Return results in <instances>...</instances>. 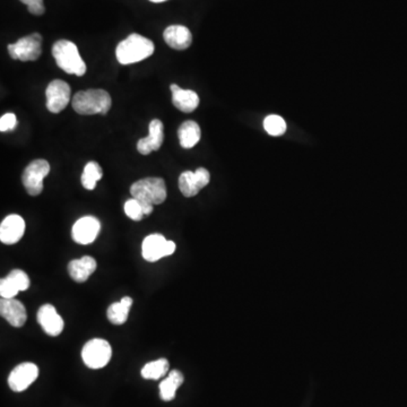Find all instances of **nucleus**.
Masks as SVG:
<instances>
[{
  "instance_id": "obj_1",
  "label": "nucleus",
  "mask_w": 407,
  "mask_h": 407,
  "mask_svg": "<svg viewBox=\"0 0 407 407\" xmlns=\"http://www.w3.org/2000/svg\"><path fill=\"white\" fill-rule=\"evenodd\" d=\"M130 194L142 206L144 215L153 213L154 205H160L167 199V186L162 178H145L136 181L130 187Z\"/></svg>"
},
{
  "instance_id": "obj_2",
  "label": "nucleus",
  "mask_w": 407,
  "mask_h": 407,
  "mask_svg": "<svg viewBox=\"0 0 407 407\" xmlns=\"http://www.w3.org/2000/svg\"><path fill=\"white\" fill-rule=\"evenodd\" d=\"M154 49V43L149 39L133 33L117 45L116 57L121 65H132L151 57Z\"/></svg>"
},
{
  "instance_id": "obj_3",
  "label": "nucleus",
  "mask_w": 407,
  "mask_h": 407,
  "mask_svg": "<svg viewBox=\"0 0 407 407\" xmlns=\"http://www.w3.org/2000/svg\"><path fill=\"white\" fill-rule=\"evenodd\" d=\"M111 96L107 91L91 89L81 91L74 95L72 105L74 110L82 116L107 114L111 109Z\"/></svg>"
},
{
  "instance_id": "obj_4",
  "label": "nucleus",
  "mask_w": 407,
  "mask_h": 407,
  "mask_svg": "<svg viewBox=\"0 0 407 407\" xmlns=\"http://www.w3.org/2000/svg\"><path fill=\"white\" fill-rule=\"evenodd\" d=\"M52 56L57 66L70 75L83 76L86 73V63L79 54V48L74 42L59 40L52 47Z\"/></svg>"
},
{
  "instance_id": "obj_5",
  "label": "nucleus",
  "mask_w": 407,
  "mask_h": 407,
  "mask_svg": "<svg viewBox=\"0 0 407 407\" xmlns=\"http://www.w3.org/2000/svg\"><path fill=\"white\" fill-rule=\"evenodd\" d=\"M112 348L109 342L102 338H94L87 342L82 351L83 361L90 369H101L110 362Z\"/></svg>"
},
{
  "instance_id": "obj_6",
  "label": "nucleus",
  "mask_w": 407,
  "mask_h": 407,
  "mask_svg": "<svg viewBox=\"0 0 407 407\" xmlns=\"http://www.w3.org/2000/svg\"><path fill=\"white\" fill-rule=\"evenodd\" d=\"M41 45V35L39 33H33L8 45V54L14 61H38L42 54Z\"/></svg>"
},
{
  "instance_id": "obj_7",
  "label": "nucleus",
  "mask_w": 407,
  "mask_h": 407,
  "mask_svg": "<svg viewBox=\"0 0 407 407\" xmlns=\"http://www.w3.org/2000/svg\"><path fill=\"white\" fill-rule=\"evenodd\" d=\"M50 172L49 162L42 158L32 161L23 172L22 181L31 196H39L43 190V180Z\"/></svg>"
},
{
  "instance_id": "obj_8",
  "label": "nucleus",
  "mask_w": 407,
  "mask_h": 407,
  "mask_svg": "<svg viewBox=\"0 0 407 407\" xmlns=\"http://www.w3.org/2000/svg\"><path fill=\"white\" fill-rule=\"evenodd\" d=\"M176 243L167 240L162 234H151L143 241V258L149 262H158L165 257L171 256L176 251Z\"/></svg>"
},
{
  "instance_id": "obj_9",
  "label": "nucleus",
  "mask_w": 407,
  "mask_h": 407,
  "mask_svg": "<svg viewBox=\"0 0 407 407\" xmlns=\"http://www.w3.org/2000/svg\"><path fill=\"white\" fill-rule=\"evenodd\" d=\"M70 86L61 79H54L45 91L47 109L52 114H59L70 102Z\"/></svg>"
},
{
  "instance_id": "obj_10",
  "label": "nucleus",
  "mask_w": 407,
  "mask_h": 407,
  "mask_svg": "<svg viewBox=\"0 0 407 407\" xmlns=\"http://www.w3.org/2000/svg\"><path fill=\"white\" fill-rule=\"evenodd\" d=\"M211 174L205 167H198L195 172L185 171L179 177V189L185 197L196 196L197 194L207 186Z\"/></svg>"
},
{
  "instance_id": "obj_11",
  "label": "nucleus",
  "mask_w": 407,
  "mask_h": 407,
  "mask_svg": "<svg viewBox=\"0 0 407 407\" xmlns=\"http://www.w3.org/2000/svg\"><path fill=\"white\" fill-rule=\"evenodd\" d=\"M38 377L39 368L34 363H21L10 373L8 385L13 392L22 393L29 388Z\"/></svg>"
},
{
  "instance_id": "obj_12",
  "label": "nucleus",
  "mask_w": 407,
  "mask_h": 407,
  "mask_svg": "<svg viewBox=\"0 0 407 407\" xmlns=\"http://www.w3.org/2000/svg\"><path fill=\"white\" fill-rule=\"evenodd\" d=\"M101 230V225L94 216H84L76 221L72 230V236L75 242L79 244H91L98 238Z\"/></svg>"
},
{
  "instance_id": "obj_13",
  "label": "nucleus",
  "mask_w": 407,
  "mask_h": 407,
  "mask_svg": "<svg viewBox=\"0 0 407 407\" xmlns=\"http://www.w3.org/2000/svg\"><path fill=\"white\" fill-rule=\"evenodd\" d=\"M30 287V278L25 271L14 269L0 281V295L1 298L12 299L21 291H26Z\"/></svg>"
},
{
  "instance_id": "obj_14",
  "label": "nucleus",
  "mask_w": 407,
  "mask_h": 407,
  "mask_svg": "<svg viewBox=\"0 0 407 407\" xmlns=\"http://www.w3.org/2000/svg\"><path fill=\"white\" fill-rule=\"evenodd\" d=\"M25 232V221L19 215H8L0 225V241L5 244H15Z\"/></svg>"
},
{
  "instance_id": "obj_15",
  "label": "nucleus",
  "mask_w": 407,
  "mask_h": 407,
  "mask_svg": "<svg viewBox=\"0 0 407 407\" xmlns=\"http://www.w3.org/2000/svg\"><path fill=\"white\" fill-rule=\"evenodd\" d=\"M165 140V126L158 119H153L149 125V136L139 139L137 143V151L143 155L151 154L152 152L161 149Z\"/></svg>"
},
{
  "instance_id": "obj_16",
  "label": "nucleus",
  "mask_w": 407,
  "mask_h": 407,
  "mask_svg": "<svg viewBox=\"0 0 407 407\" xmlns=\"http://www.w3.org/2000/svg\"><path fill=\"white\" fill-rule=\"evenodd\" d=\"M38 322L49 336H59L63 333V318L52 304H43L38 311Z\"/></svg>"
},
{
  "instance_id": "obj_17",
  "label": "nucleus",
  "mask_w": 407,
  "mask_h": 407,
  "mask_svg": "<svg viewBox=\"0 0 407 407\" xmlns=\"http://www.w3.org/2000/svg\"><path fill=\"white\" fill-rule=\"evenodd\" d=\"M0 313L3 319H6L10 325L16 328H19L24 326L28 319L26 309L24 304L21 301L16 300L14 298L12 299H5L1 298L0 300Z\"/></svg>"
},
{
  "instance_id": "obj_18",
  "label": "nucleus",
  "mask_w": 407,
  "mask_h": 407,
  "mask_svg": "<svg viewBox=\"0 0 407 407\" xmlns=\"http://www.w3.org/2000/svg\"><path fill=\"white\" fill-rule=\"evenodd\" d=\"M165 43L174 50H186L191 45L193 34L183 25L167 26L163 33Z\"/></svg>"
},
{
  "instance_id": "obj_19",
  "label": "nucleus",
  "mask_w": 407,
  "mask_h": 407,
  "mask_svg": "<svg viewBox=\"0 0 407 407\" xmlns=\"http://www.w3.org/2000/svg\"><path fill=\"white\" fill-rule=\"evenodd\" d=\"M170 90L172 92V103L178 110L190 114L198 107L199 96L196 92L181 89L177 84H171Z\"/></svg>"
},
{
  "instance_id": "obj_20",
  "label": "nucleus",
  "mask_w": 407,
  "mask_h": 407,
  "mask_svg": "<svg viewBox=\"0 0 407 407\" xmlns=\"http://www.w3.org/2000/svg\"><path fill=\"white\" fill-rule=\"evenodd\" d=\"M98 264L93 257L84 256L82 258L74 259L68 265V273L70 278L77 283H84L89 280L95 271Z\"/></svg>"
},
{
  "instance_id": "obj_21",
  "label": "nucleus",
  "mask_w": 407,
  "mask_h": 407,
  "mask_svg": "<svg viewBox=\"0 0 407 407\" xmlns=\"http://www.w3.org/2000/svg\"><path fill=\"white\" fill-rule=\"evenodd\" d=\"M202 137V130L198 123L193 121H185L181 123L178 130V138L183 149H193L194 146L198 144Z\"/></svg>"
},
{
  "instance_id": "obj_22",
  "label": "nucleus",
  "mask_w": 407,
  "mask_h": 407,
  "mask_svg": "<svg viewBox=\"0 0 407 407\" xmlns=\"http://www.w3.org/2000/svg\"><path fill=\"white\" fill-rule=\"evenodd\" d=\"M133 306V299L125 297L119 302H114L107 308V316L114 325H123L129 316L130 308Z\"/></svg>"
},
{
  "instance_id": "obj_23",
  "label": "nucleus",
  "mask_w": 407,
  "mask_h": 407,
  "mask_svg": "<svg viewBox=\"0 0 407 407\" xmlns=\"http://www.w3.org/2000/svg\"><path fill=\"white\" fill-rule=\"evenodd\" d=\"M182 373L178 370H174L169 373V376L160 384V396L165 401H170L176 397L177 390L183 384Z\"/></svg>"
},
{
  "instance_id": "obj_24",
  "label": "nucleus",
  "mask_w": 407,
  "mask_h": 407,
  "mask_svg": "<svg viewBox=\"0 0 407 407\" xmlns=\"http://www.w3.org/2000/svg\"><path fill=\"white\" fill-rule=\"evenodd\" d=\"M102 176H103V171L98 162H89L84 167L82 178H81L83 187L87 190L94 189L98 185V181L101 180Z\"/></svg>"
},
{
  "instance_id": "obj_25",
  "label": "nucleus",
  "mask_w": 407,
  "mask_h": 407,
  "mask_svg": "<svg viewBox=\"0 0 407 407\" xmlns=\"http://www.w3.org/2000/svg\"><path fill=\"white\" fill-rule=\"evenodd\" d=\"M169 366H169V361L167 359H158V360L146 363L140 373L144 379L158 380L167 375Z\"/></svg>"
},
{
  "instance_id": "obj_26",
  "label": "nucleus",
  "mask_w": 407,
  "mask_h": 407,
  "mask_svg": "<svg viewBox=\"0 0 407 407\" xmlns=\"http://www.w3.org/2000/svg\"><path fill=\"white\" fill-rule=\"evenodd\" d=\"M264 128L266 133L271 136H282L286 132V123L281 116L271 114L267 116L264 121Z\"/></svg>"
},
{
  "instance_id": "obj_27",
  "label": "nucleus",
  "mask_w": 407,
  "mask_h": 407,
  "mask_svg": "<svg viewBox=\"0 0 407 407\" xmlns=\"http://www.w3.org/2000/svg\"><path fill=\"white\" fill-rule=\"evenodd\" d=\"M125 213L127 216L133 220V221L138 222L142 221L143 218L145 216L144 211H143L142 206L139 204L138 200L135 198L129 199L125 202Z\"/></svg>"
},
{
  "instance_id": "obj_28",
  "label": "nucleus",
  "mask_w": 407,
  "mask_h": 407,
  "mask_svg": "<svg viewBox=\"0 0 407 407\" xmlns=\"http://www.w3.org/2000/svg\"><path fill=\"white\" fill-rule=\"evenodd\" d=\"M21 3H25L29 12L33 15H43L45 12V3L43 0H19Z\"/></svg>"
},
{
  "instance_id": "obj_29",
  "label": "nucleus",
  "mask_w": 407,
  "mask_h": 407,
  "mask_svg": "<svg viewBox=\"0 0 407 407\" xmlns=\"http://www.w3.org/2000/svg\"><path fill=\"white\" fill-rule=\"evenodd\" d=\"M16 125H17V121L14 114H3V117L0 118V130L3 133L15 129Z\"/></svg>"
},
{
  "instance_id": "obj_30",
  "label": "nucleus",
  "mask_w": 407,
  "mask_h": 407,
  "mask_svg": "<svg viewBox=\"0 0 407 407\" xmlns=\"http://www.w3.org/2000/svg\"><path fill=\"white\" fill-rule=\"evenodd\" d=\"M152 3H165L167 0H149Z\"/></svg>"
}]
</instances>
